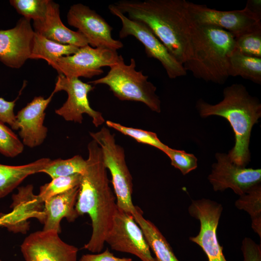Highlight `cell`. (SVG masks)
<instances>
[{
  "mask_svg": "<svg viewBox=\"0 0 261 261\" xmlns=\"http://www.w3.org/2000/svg\"><path fill=\"white\" fill-rule=\"evenodd\" d=\"M87 149V166L81 174L75 208L79 216L87 214L90 218L92 233L84 248L97 253L103 250L117 207L101 147L92 140Z\"/></svg>",
  "mask_w": 261,
  "mask_h": 261,
  "instance_id": "1",
  "label": "cell"
},
{
  "mask_svg": "<svg viewBox=\"0 0 261 261\" xmlns=\"http://www.w3.org/2000/svg\"><path fill=\"white\" fill-rule=\"evenodd\" d=\"M128 18L146 25L181 64L190 55L192 21L185 0H121L114 3Z\"/></svg>",
  "mask_w": 261,
  "mask_h": 261,
  "instance_id": "2",
  "label": "cell"
},
{
  "mask_svg": "<svg viewBox=\"0 0 261 261\" xmlns=\"http://www.w3.org/2000/svg\"><path fill=\"white\" fill-rule=\"evenodd\" d=\"M223 95V100L216 104L201 99L196 106L202 117L218 116L229 122L234 133L235 144L227 155L233 163L246 167L250 161L251 132L261 117V103L240 84L226 87Z\"/></svg>",
  "mask_w": 261,
  "mask_h": 261,
  "instance_id": "3",
  "label": "cell"
},
{
  "mask_svg": "<svg viewBox=\"0 0 261 261\" xmlns=\"http://www.w3.org/2000/svg\"><path fill=\"white\" fill-rule=\"evenodd\" d=\"M234 48V37L230 32L193 23L190 55L183 66L196 78L224 84L229 77V59Z\"/></svg>",
  "mask_w": 261,
  "mask_h": 261,
  "instance_id": "4",
  "label": "cell"
},
{
  "mask_svg": "<svg viewBox=\"0 0 261 261\" xmlns=\"http://www.w3.org/2000/svg\"><path fill=\"white\" fill-rule=\"evenodd\" d=\"M136 66L134 58L126 64L121 56L118 62L110 67L106 75L88 83L107 85L119 100L141 102L152 111L160 112L161 102L156 93V87L148 81L147 75L136 70Z\"/></svg>",
  "mask_w": 261,
  "mask_h": 261,
  "instance_id": "5",
  "label": "cell"
},
{
  "mask_svg": "<svg viewBox=\"0 0 261 261\" xmlns=\"http://www.w3.org/2000/svg\"><path fill=\"white\" fill-rule=\"evenodd\" d=\"M90 135L102 149L104 165L112 176L118 209L132 215L137 206L132 203V178L123 148L116 143L115 135L105 127L97 132H90Z\"/></svg>",
  "mask_w": 261,
  "mask_h": 261,
  "instance_id": "6",
  "label": "cell"
},
{
  "mask_svg": "<svg viewBox=\"0 0 261 261\" xmlns=\"http://www.w3.org/2000/svg\"><path fill=\"white\" fill-rule=\"evenodd\" d=\"M108 9L112 14L120 20L122 25L119 32L120 38L129 36L135 37L144 46L148 57L155 58L160 62L170 78L174 79L187 75L183 65L175 59L146 25L130 19L114 4L109 5Z\"/></svg>",
  "mask_w": 261,
  "mask_h": 261,
  "instance_id": "7",
  "label": "cell"
},
{
  "mask_svg": "<svg viewBox=\"0 0 261 261\" xmlns=\"http://www.w3.org/2000/svg\"><path fill=\"white\" fill-rule=\"evenodd\" d=\"M222 211L221 203L206 198L192 200L188 207L190 216L198 220L200 225L198 234L189 240L202 249L208 261H227L217 236Z\"/></svg>",
  "mask_w": 261,
  "mask_h": 261,
  "instance_id": "8",
  "label": "cell"
},
{
  "mask_svg": "<svg viewBox=\"0 0 261 261\" xmlns=\"http://www.w3.org/2000/svg\"><path fill=\"white\" fill-rule=\"evenodd\" d=\"M116 51L94 48L87 44L79 48L74 54L59 58L54 69L58 74L68 78H90L103 72V67L111 66L119 60Z\"/></svg>",
  "mask_w": 261,
  "mask_h": 261,
  "instance_id": "9",
  "label": "cell"
},
{
  "mask_svg": "<svg viewBox=\"0 0 261 261\" xmlns=\"http://www.w3.org/2000/svg\"><path fill=\"white\" fill-rule=\"evenodd\" d=\"M105 242L113 250L131 254L141 261H156L144 233L133 216L118 208Z\"/></svg>",
  "mask_w": 261,
  "mask_h": 261,
  "instance_id": "10",
  "label": "cell"
},
{
  "mask_svg": "<svg viewBox=\"0 0 261 261\" xmlns=\"http://www.w3.org/2000/svg\"><path fill=\"white\" fill-rule=\"evenodd\" d=\"M89 83L82 82L78 78H68L59 74L53 92L64 90L68 94L67 101L55 113L65 120L82 123L83 114H86L92 119L96 127L102 125L105 120L102 114L93 109L89 105L88 94L94 89Z\"/></svg>",
  "mask_w": 261,
  "mask_h": 261,
  "instance_id": "11",
  "label": "cell"
},
{
  "mask_svg": "<svg viewBox=\"0 0 261 261\" xmlns=\"http://www.w3.org/2000/svg\"><path fill=\"white\" fill-rule=\"evenodd\" d=\"M68 23L78 29L94 48H104L116 51L123 43L114 39L113 28L95 11L81 3L71 6L67 15Z\"/></svg>",
  "mask_w": 261,
  "mask_h": 261,
  "instance_id": "12",
  "label": "cell"
},
{
  "mask_svg": "<svg viewBox=\"0 0 261 261\" xmlns=\"http://www.w3.org/2000/svg\"><path fill=\"white\" fill-rule=\"evenodd\" d=\"M215 157L217 162L212 164L208 176L214 191H223L230 188L240 196L261 184V169L237 165L230 160L226 153H217Z\"/></svg>",
  "mask_w": 261,
  "mask_h": 261,
  "instance_id": "13",
  "label": "cell"
},
{
  "mask_svg": "<svg viewBox=\"0 0 261 261\" xmlns=\"http://www.w3.org/2000/svg\"><path fill=\"white\" fill-rule=\"evenodd\" d=\"M25 261H77L78 249L54 231H40L27 236L20 246Z\"/></svg>",
  "mask_w": 261,
  "mask_h": 261,
  "instance_id": "14",
  "label": "cell"
},
{
  "mask_svg": "<svg viewBox=\"0 0 261 261\" xmlns=\"http://www.w3.org/2000/svg\"><path fill=\"white\" fill-rule=\"evenodd\" d=\"M188 10L193 23L220 28L234 37L261 23V17L246 7L242 10L223 11L188 1Z\"/></svg>",
  "mask_w": 261,
  "mask_h": 261,
  "instance_id": "15",
  "label": "cell"
},
{
  "mask_svg": "<svg viewBox=\"0 0 261 261\" xmlns=\"http://www.w3.org/2000/svg\"><path fill=\"white\" fill-rule=\"evenodd\" d=\"M34 33L30 20L23 17L14 28L0 30V61L12 68H21L29 58Z\"/></svg>",
  "mask_w": 261,
  "mask_h": 261,
  "instance_id": "16",
  "label": "cell"
},
{
  "mask_svg": "<svg viewBox=\"0 0 261 261\" xmlns=\"http://www.w3.org/2000/svg\"><path fill=\"white\" fill-rule=\"evenodd\" d=\"M54 93L45 99L35 97L15 115L19 126V135L24 145L33 148L41 145L47 136V128L44 125L45 110Z\"/></svg>",
  "mask_w": 261,
  "mask_h": 261,
  "instance_id": "17",
  "label": "cell"
},
{
  "mask_svg": "<svg viewBox=\"0 0 261 261\" xmlns=\"http://www.w3.org/2000/svg\"><path fill=\"white\" fill-rule=\"evenodd\" d=\"M12 200V211L5 214L4 226L9 231L26 233L29 227L28 220L30 218H36L43 223L44 202L33 193L32 185L19 187L18 192L13 195Z\"/></svg>",
  "mask_w": 261,
  "mask_h": 261,
  "instance_id": "18",
  "label": "cell"
},
{
  "mask_svg": "<svg viewBox=\"0 0 261 261\" xmlns=\"http://www.w3.org/2000/svg\"><path fill=\"white\" fill-rule=\"evenodd\" d=\"M34 32L55 42L81 47L87 45V41L78 30L67 28L60 17L59 6L52 0L49 1L44 19L33 22Z\"/></svg>",
  "mask_w": 261,
  "mask_h": 261,
  "instance_id": "19",
  "label": "cell"
},
{
  "mask_svg": "<svg viewBox=\"0 0 261 261\" xmlns=\"http://www.w3.org/2000/svg\"><path fill=\"white\" fill-rule=\"evenodd\" d=\"M79 186L44 202L43 231L61 232L60 222L63 218L74 221L79 216L75 206Z\"/></svg>",
  "mask_w": 261,
  "mask_h": 261,
  "instance_id": "20",
  "label": "cell"
},
{
  "mask_svg": "<svg viewBox=\"0 0 261 261\" xmlns=\"http://www.w3.org/2000/svg\"><path fill=\"white\" fill-rule=\"evenodd\" d=\"M50 160L43 158L22 165L0 164V199L11 192L28 176L41 173Z\"/></svg>",
  "mask_w": 261,
  "mask_h": 261,
  "instance_id": "21",
  "label": "cell"
},
{
  "mask_svg": "<svg viewBox=\"0 0 261 261\" xmlns=\"http://www.w3.org/2000/svg\"><path fill=\"white\" fill-rule=\"evenodd\" d=\"M132 215L155 254L156 261H179L165 237L153 223L143 217L139 207L137 206Z\"/></svg>",
  "mask_w": 261,
  "mask_h": 261,
  "instance_id": "22",
  "label": "cell"
},
{
  "mask_svg": "<svg viewBox=\"0 0 261 261\" xmlns=\"http://www.w3.org/2000/svg\"><path fill=\"white\" fill-rule=\"evenodd\" d=\"M78 47L59 44L34 32L29 59H43L53 68L59 58L75 53Z\"/></svg>",
  "mask_w": 261,
  "mask_h": 261,
  "instance_id": "23",
  "label": "cell"
},
{
  "mask_svg": "<svg viewBox=\"0 0 261 261\" xmlns=\"http://www.w3.org/2000/svg\"><path fill=\"white\" fill-rule=\"evenodd\" d=\"M229 76H239L255 84H261V58L245 55L236 48L229 59Z\"/></svg>",
  "mask_w": 261,
  "mask_h": 261,
  "instance_id": "24",
  "label": "cell"
},
{
  "mask_svg": "<svg viewBox=\"0 0 261 261\" xmlns=\"http://www.w3.org/2000/svg\"><path fill=\"white\" fill-rule=\"evenodd\" d=\"M235 206L250 216L251 228L261 239V184L250 188L245 194L239 196Z\"/></svg>",
  "mask_w": 261,
  "mask_h": 261,
  "instance_id": "25",
  "label": "cell"
},
{
  "mask_svg": "<svg viewBox=\"0 0 261 261\" xmlns=\"http://www.w3.org/2000/svg\"><path fill=\"white\" fill-rule=\"evenodd\" d=\"M87 166V160L79 155L68 159H57L51 160L41 172L48 175L52 179L67 176L74 174H82Z\"/></svg>",
  "mask_w": 261,
  "mask_h": 261,
  "instance_id": "26",
  "label": "cell"
},
{
  "mask_svg": "<svg viewBox=\"0 0 261 261\" xmlns=\"http://www.w3.org/2000/svg\"><path fill=\"white\" fill-rule=\"evenodd\" d=\"M81 178V174H77L53 178L51 182L40 187L38 196L41 200L44 202L53 196L62 194L79 186Z\"/></svg>",
  "mask_w": 261,
  "mask_h": 261,
  "instance_id": "27",
  "label": "cell"
},
{
  "mask_svg": "<svg viewBox=\"0 0 261 261\" xmlns=\"http://www.w3.org/2000/svg\"><path fill=\"white\" fill-rule=\"evenodd\" d=\"M235 48L243 54L261 58V23L234 37Z\"/></svg>",
  "mask_w": 261,
  "mask_h": 261,
  "instance_id": "28",
  "label": "cell"
},
{
  "mask_svg": "<svg viewBox=\"0 0 261 261\" xmlns=\"http://www.w3.org/2000/svg\"><path fill=\"white\" fill-rule=\"evenodd\" d=\"M106 124L108 127L133 138L138 143L152 146L162 152L168 147L167 145L161 142L155 132L126 127L110 120L106 121Z\"/></svg>",
  "mask_w": 261,
  "mask_h": 261,
  "instance_id": "29",
  "label": "cell"
},
{
  "mask_svg": "<svg viewBox=\"0 0 261 261\" xmlns=\"http://www.w3.org/2000/svg\"><path fill=\"white\" fill-rule=\"evenodd\" d=\"M49 0H11L10 3L25 18L34 22L43 20Z\"/></svg>",
  "mask_w": 261,
  "mask_h": 261,
  "instance_id": "30",
  "label": "cell"
},
{
  "mask_svg": "<svg viewBox=\"0 0 261 261\" xmlns=\"http://www.w3.org/2000/svg\"><path fill=\"white\" fill-rule=\"evenodd\" d=\"M23 150L24 145L18 136L0 121V153L7 157L14 158Z\"/></svg>",
  "mask_w": 261,
  "mask_h": 261,
  "instance_id": "31",
  "label": "cell"
},
{
  "mask_svg": "<svg viewBox=\"0 0 261 261\" xmlns=\"http://www.w3.org/2000/svg\"><path fill=\"white\" fill-rule=\"evenodd\" d=\"M170 159L171 165L178 169L183 175H186L198 167L197 158L193 154L184 150L168 147L163 152Z\"/></svg>",
  "mask_w": 261,
  "mask_h": 261,
  "instance_id": "32",
  "label": "cell"
},
{
  "mask_svg": "<svg viewBox=\"0 0 261 261\" xmlns=\"http://www.w3.org/2000/svg\"><path fill=\"white\" fill-rule=\"evenodd\" d=\"M18 97L13 101H7L0 97V121L7 123L14 130H19V126L14 113L15 102Z\"/></svg>",
  "mask_w": 261,
  "mask_h": 261,
  "instance_id": "33",
  "label": "cell"
},
{
  "mask_svg": "<svg viewBox=\"0 0 261 261\" xmlns=\"http://www.w3.org/2000/svg\"><path fill=\"white\" fill-rule=\"evenodd\" d=\"M241 251L243 261H261V245L249 237H245L242 242Z\"/></svg>",
  "mask_w": 261,
  "mask_h": 261,
  "instance_id": "34",
  "label": "cell"
},
{
  "mask_svg": "<svg viewBox=\"0 0 261 261\" xmlns=\"http://www.w3.org/2000/svg\"><path fill=\"white\" fill-rule=\"evenodd\" d=\"M78 261H132L130 258H119L107 248L103 251L94 254L83 255Z\"/></svg>",
  "mask_w": 261,
  "mask_h": 261,
  "instance_id": "35",
  "label": "cell"
},
{
  "mask_svg": "<svg viewBox=\"0 0 261 261\" xmlns=\"http://www.w3.org/2000/svg\"><path fill=\"white\" fill-rule=\"evenodd\" d=\"M255 14L261 17V0H248L245 6Z\"/></svg>",
  "mask_w": 261,
  "mask_h": 261,
  "instance_id": "36",
  "label": "cell"
},
{
  "mask_svg": "<svg viewBox=\"0 0 261 261\" xmlns=\"http://www.w3.org/2000/svg\"><path fill=\"white\" fill-rule=\"evenodd\" d=\"M4 225V219L2 214H0V226H3Z\"/></svg>",
  "mask_w": 261,
  "mask_h": 261,
  "instance_id": "37",
  "label": "cell"
},
{
  "mask_svg": "<svg viewBox=\"0 0 261 261\" xmlns=\"http://www.w3.org/2000/svg\"><path fill=\"white\" fill-rule=\"evenodd\" d=\"M0 261H2L0 259Z\"/></svg>",
  "mask_w": 261,
  "mask_h": 261,
  "instance_id": "38",
  "label": "cell"
}]
</instances>
